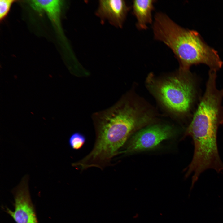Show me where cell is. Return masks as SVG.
<instances>
[{"mask_svg": "<svg viewBox=\"0 0 223 223\" xmlns=\"http://www.w3.org/2000/svg\"><path fill=\"white\" fill-rule=\"evenodd\" d=\"M28 176L26 175L12 190L14 210L6 207L4 211L16 223H39L35 208L32 200L28 185Z\"/></svg>", "mask_w": 223, "mask_h": 223, "instance_id": "cell-5", "label": "cell"}, {"mask_svg": "<svg viewBox=\"0 0 223 223\" xmlns=\"http://www.w3.org/2000/svg\"><path fill=\"white\" fill-rule=\"evenodd\" d=\"M152 28L155 38L172 50L179 62L180 69L189 70L192 65L200 63L216 71L221 67L223 62L217 52L196 31L180 26L162 12L155 15Z\"/></svg>", "mask_w": 223, "mask_h": 223, "instance_id": "cell-2", "label": "cell"}, {"mask_svg": "<svg viewBox=\"0 0 223 223\" xmlns=\"http://www.w3.org/2000/svg\"><path fill=\"white\" fill-rule=\"evenodd\" d=\"M155 1L152 0L133 1V12L137 20L136 26L138 29L146 30L147 25L152 23V12Z\"/></svg>", "mask_w": 223, "mask_h": 223, "instance_id": "cell-7", "label": "cell"}, {"mask_svg": "<svg viewBox=\"0 0 223 223\" xmlns=\"http://www.w3.org/2000/svg\"><path fill=\"white\" fill-rule=\"evenodd\" d=\"M221 124H223V120L221 121Z\"/></svg>", "mask_w": 223, "mask_h": 223, "instance_id": "cell-11", "label": "cell"}, {"mask_svg": "<svg viewBox=\"0 0 223 223\" xmlns=\"http://www.w3.org/2000/svg\"><path fill=\"white\" fill-rule=\"evenodd\" d=\"M177 134V131L168 125L157 124L149 125L133 134L119 155H130L153 149Z\"/></svg>", "mask_w": 223, "mask_h": 223, "instance_id": "cell-4", "label": "cell"}, {"mask_svg": "<svg viewBox=\"0 0 223 223\" xmlns=\"http://www.w3.org/2000/svg\"><path fill=\"white\" fill-rule=\"evenodd\" d=\"M129 7L124 0H100L96 15L116 27L121 28Z\"/></svg>", "mask_w": 223, "mask_h": 223, "instance_id": "cell-6", "label": "cell"}, {"mask_svg": "<svg viewBox=\"0 0 223 223\" xmlns=\"http://www.w3.org/2000/svg\"><path fill=\"white\" fill-rule=\"evenodd\" d=\"M216 77V72L209 71L205 92L183 136L192 138L194 150L191 162L201 168L214 167L221 162L217 133L223 120V89L217 88Z\"/></svg>", "mask_w": 223, "mask_h": 223, "instance_id": "cell-1", "label": "cell"}, {"mask_svg": "<svg viewBox=\"0 0 223 223\" xmlns=\"http://www.w3.org/2000/svg\"><path fill=\"white\" fill-rule=\"evenodd\" d=\"M86 140L85 136L79 132L72 133L69 138V144L70 147L74 150H78L82 148Z\"/></svg>", "mask_w": 223, "mask_h": 223, "instance_id": "cell-9", "label": "cell"}, {"mask_svg": "<svg viewBox=\"0 0 223 223\" xmlns=\"http://www.w3.org/2000/svg\"><path fill=\"white\" fill-rule=\"evenodd\" d=\"M15 1L13 0H0V19H3L7 15L11 7Z\"/></svg>", "mask_w": 223, "mask_h": 223, "instance_id": "cell-10", "label": "cell"}, {"mask_svg": "<svg viewBox=\"0 0 223 223\" xmlns=\"http://www.w3.org/2000/svg\"><path fill=\"white\" fill-rule=\"evenodd\" d=\"M150 77L149 87L164 107L177 115L189 112L195 93L194 81L189 70L179 69L176 74L160 79Z\"/></svg>", "mask_w": 223, "mask_h": 223, "instance_id": "cell-3", "label": "cell"}, {"mask_svg": "<svg viewBox=\"0 0 223 223\" xmlns=\"http://www.w3.org/2000/svg\"><path fill=\"white\" fill-rule=\"evenodd\" d=\"M30 3L33 8L37 11L46 12L55 26L59 28L61 1L32 0Z\"/></svg>", "mask_w": 223, "mask_h": 223, "instance_id": "cell-8", "label": "cell"}]
</instances>
